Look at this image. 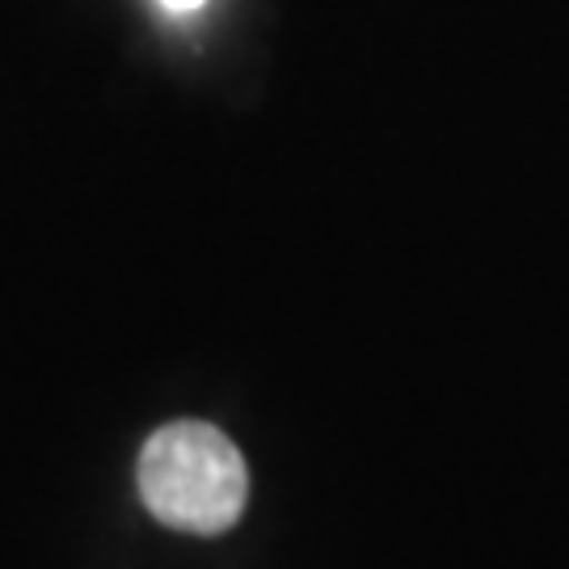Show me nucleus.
<instances>
[{
  "label": "nucleus",
  "instance_id": "f03ea898",
  "mask_svg": "<svg viewBox=\"0 0 569 569\" xmlns=\"http://www.w3.org/2000/svg\"><path fill=\"white\" fill-rule=\"evenodd\" d=\"M169 13H194V9H203L207 0H161Z\"/></svg>",
  "mask_w": 569,
  "mask_h": 569
},
{
  "label": "nucleus",
  "instance_id": "f257e3e1",
  "mask_svg": "<svg viewBox=\"0 0 569 569\" xmlns=\"http://www.w3.org/2000/svg\"><path fill=\"white\" fill-rule=\"evenodd\" d=\"M143 507L186 536H224L244 510L249 472L224 430L207 422H169L140 451Z\"/></svg>",
  "mask_w": 569,
  "mask_h": 569
}]
</instances>
